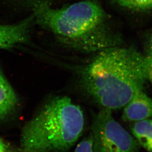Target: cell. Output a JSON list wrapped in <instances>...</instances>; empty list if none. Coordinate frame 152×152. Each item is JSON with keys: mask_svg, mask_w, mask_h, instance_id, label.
<instances>
[{"mask_svg": "<svg viewBox=\"0 0 152 152\" xmlns=\"http://www.w3.org/2000/svg\"><path fill=\"white\" fill-rule=\"evenodd\" d=\"M131 132L140 147L152 152V119H147L131 124Z\"/></svg>", "mask_w": 152, "mask_h": 152, "instance_id": "ba28073f", "label": "cell"}, {"mask_svg": "<svg viewBox=\"0 0 152 152\" xmlns=\"http://www.w3.org/2000/svg\"><path fill=\"white\" fill-rule=\"evenodd\" d=\"M145 64L147 80L152 84V53L148 52L145 56Z\"/></svg>", "mask_w": 152, "mask_h": 152, "instance_id": "8fae6325", "label": "cell"}, {"mask_svg": "<svg viewBox=\"0 0 152 152\" xmlns=\"http://www.w3.org/2000/svg\"><path fill=\"white\" fill-rule=\"evenodd\" d=\"M36 22L33 13L16 24L0 25V49H9L27 42L31 28Z\"/></svg>", "mask_w": 152, "mask_h": 152, "instance_id": "5b68a950", "label": "cell"}, {"mask_svg": "<svg viewBox=\"0 0 152 152\" xmlns=\"http://www.w3.org/2000/svg\"><path fill=\"white\" fill-rule=\"evenodd\" d=\"M31 2L36 23L66 45L88 52L115 45L104 12L97 3L84 1L54 9L42 1Z\"/></svg>", "mask_w": 152, "mask_h": 152, "instance_id": "7a4b0ae2", "label": "cell"}, {"mask_svg": "<svg viewBox=\"0 0 152 152\" xmlns=\"http://www.w3.org/2000/svg\"><path fill=\"white\" fill-rule=\"evenodd\" d=\"M84 126L80 107L67 96H58L24 127L21 147L25 152H68L82 135Z\"/></svg>", "mask_w": 152, "mask_h": 152, "instance_id": "3957f363", "label": "cell"}, {"mask_svg": "<svg viewBox=\"0 0 152 152\" xmlns=\"http://www.w3.org/2000/svg\"><path fill=\"white\" fill-rule=\"evenodd\" d=\"M152 118V99L143 91L138 92L124 107L122 119L137 122Z\"/></svg>", "mask_w": 152, "mask_h": 152, "instance_id": "8992f818", "label": "cell"}, {"mask_svg": "<svg viewBox=\"0 0 152 152\" xmlns=\"http://www.w3.org/2000/svg\"><path fill=\"white\" fill-rule=\"evenodd\" d=\"M148 52L150 53H152V38L151 39L150 42L149 43V51Z\"/></svg>", "mask_w": 152, "mask_h": 152, "instance_id": "4fadbf2b", "label": "cell"}, {"mask_svg": "<svg viewBox=\"0 0 152 152\" xmlns=\"http://www.w3.org/2000/svg\"><path fill=\"white\" fill-rule=\"evenodd\" d=\"M120 6L132 10H152V0H115Z\"/></svg>", "mask_w": 152, "mask_h": 152, "instance_id": "9c48e42d", "label": "cell"}, {"mask_svg": "<svg viewBox=\"0 0 152 152\" xmlns=\"http://www.w3.org/2000/svg\"><path fill=\"white\" fill-rule=\"evenodd\" d=\"M17 102L15 91L0 70V119L10 115L16 108Z\"/></svg>", "mask_w": 152, "mask_h": 152, "instance_id": "52a82bcc", "label": "cell"}, {"mask_svg": "<svg viewBox=\"0 0 152 152\" xmlns=\"http://www.w3.org/2000/svg\"><path fill=\"white\" fill-rule=\"evenodd\" d=\"M74 152H94L93 140L91 134L78 144Z\"/></svg>", "mask_w": 152, "mask_h": 152, "instance_id": "30bf717a", "label": "cell"}, {"mask_svg": "<svg viewBox=\"0 0 152 152\" xmlns=\"http://www.w3.org/2000/svg\"><path fill=\"white\" fill-rule=\"evenodd\" d=\"M112 111L99 109L94 116L91 134L94 152H139L135 138L116 121Z\"/></svg>", "mask_w": 152, "mask_h": 152, "instance_id": "277c9868", "label": "cell"}, {"mask_svg": "<svg viewBox=\"0 0 152 152\" xmlns=\"http://www.w3.org/2000/svg\"><path fill=\"white\" fill-rule=\"evenodd\" d=\"M0 152H14L10 147L0 138Z\"/></svg>", "mask_w": 152, "mask_h": 152, "instance_id": "7c38bea8", "label": "cell"}, {"mask_svg": "<svg viewBox=\"0 0 152 152\" xmlns=\"http://www.w3.org/2000/svg\"><path fill=\"white\" fill-rule=\"evenodd\" d=\"M145 56L132 48L101 51L81 69L77 85L82 95L99 109L123 108L146 82Z\"/></svg>", "mask_w": 152, "mask_h": 152, "instance_id": "6da1fadb", "label": "cell"}]
</instances>
